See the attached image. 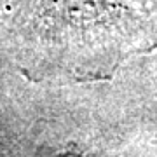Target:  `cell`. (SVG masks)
<instances>
[{"label": "cell", "mask_w": 157, "mask_h": 157, "mask_svg": "<svg viewBox=\"0 0 157 157\" xmlns=\"http://www.w3.org/2000/svg\"><path fill=\"white\" fill-rule=\"evenodd\" d=\"M56 157H82L78 154H61V155H56Z\"/></svg>", "instance_id": "7a4b0ae2"}, {"label": "cell", "mask_w": 157, "mask_h": 157, "mask_svg": "<svg viewBox=\"0 0 157 157\" xmlns=\"http://www.w3.org/2000/svg\"><path fill=\"white\" fill-rule=\"evenodd\" d=\"M147 12H150L152 16L157 17V0H136Z\"/></svg>", "instance_id": "6da1fadb"}]
</instances>
